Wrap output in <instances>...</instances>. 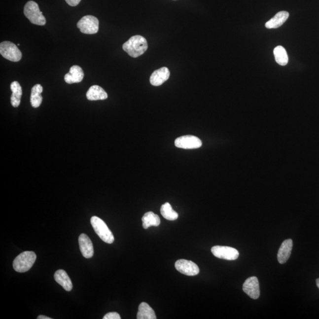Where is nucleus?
Segmentation results:
<instances>
[{
  "mask_svg": "<svg viewBox=\"0 0 319 319\" xmlns=\"http://www.w3.org/2000/svg\"><path fill=\"white\" fill-rule=\"evenodd\" d=\"M211 251L216 257L229 261L235 260L240 255L238 250L230 247L214 246Z\"/></svg>",
  "mask_w": 319,
  "mask_h": 319,
  "instance_id": "0eeeda50",
  "label": "nucleus"
},
{
  "mask_svg": "<svg viewBox=\"0 0 319 319\" xmlns=\"http://www.w3.org/2000/svg\"><path fill=\"white\" fill-rule=\"evenodd\" d=\"M77 27L82 34H95L99 31V20L96 17L88 15L83 17L77 22Z\"/></svg>",
  "mask_w": 319,
  "mask_h": 319,
  "instance_id": "423d86ee",
  "label": "nucleus"
},
{
  "mask_svg": "<svg viewBox=\"0 0 319 319\" xmlns=\"http://www.w3.org/2000/svg\"><path fill=\"white\" fill-rule=\"evenodd\" d=\"M170 74L171 73H170L169 69L166 67L161 68L159 70L155 71L150 76L151 84L155 86L162 85L163 83L169 79Z\"/></svg>",
  "mask_w": 319,
  "mask_h": 319,
  "instance_id": "f8f14e48",
  "label": "nucleus"
},
{
  "mask_svg": "<svg viewBox=\"0 0 319 319\" xmlns=\"http://www.w3.org/2000/svg\"><path fill=\"white\" fill-rule=\"evenodd\" d=\"M37 256L33 251H25L18 255L13 261V268L18 273H25L32 267Z\"/></svg>",
  "mask_w": 319,
  "mask_h": 319,
  "instance_id": "f03ea898",
  "label": "nucleus"
},
{
  "mask_svg": "<svg viewBox=\"0 0 319 319\" xmlns=\"http://www.w3.org/2000/svg\"><path fill=\"white\" fill-rule=\"evenodd\" d=\"M86 98L89 101L104 100L108 98V94L101 86L93 85L86 92Z\"/></svg>",
  "mask_w": 319,
  "mask_h": 319,
  "instance_id": "f3484780",
  "label": "nucleus"
},
{
  "mask_svg": "<svg viewBox=\"0 0 319 319\" xmlns=\"http://www.w3.org/2000/svg\"><path fill=\"white\" fill-rule=\"evenodd\" d=\"M0 53L3 58L11 62H17L22 59V53L16 44L4 41L0 44Z\"/></svg>",
  "mask_w": 319,
  "mask_h": 319,
  "instance_id": "39448f33",
  "label": "nucleus"
},
{
  "mask_svg": "<svg viewBox=\"0 0 319 319\" xmlns=\"http://www.w3.org/2000/svg\"><path fill=\"white\" fill-rule=\"evenodd\" d=\"M243 291L252 299H258L260 296L259 282L256 277H249L243 284Z\"/></svg>",
  "mask_w": 319,
  "mask_h": 319,
  "instance_id": "9d476101",
  "label": "nucleus"
},
{
  "mask_svg": "<svg viewBox=\"0 0 319 319\" xmlns=\"http://www.w3.org/2000/svg\"><path fill=\"white\" fill-rule=\"evenodd\" d=\"M160 213L165 219L169 220H175L178 218V214L177 212L173 210L172 206L167 202L162 206Z\"/></svg>",
  "mask_w": 319,
  "mask_h": 319,
  "instance_id": "5701e85b",
  "label": "nucleus"
},
{
  "mask_svg": "<svg viewBox=\"0 0 319 319\" xmlns=\"http://www.w3.org/2000/svg\"><path fill=\"white\" fill-rule=\"evenodd\" d=\"M12 95L11 96V104L14 108L19 106L21 102V98L22 96V88L20 83L17 81H14L10 85Z\"/></svg>",
  "mask_w": 319,
  "mask_h": 319,
  "instance_id": "a211bd4d",
  "label": "nucleus"
},
{
  "mask_svg": "<svg viewBox=\"0 0 319 319\" xmlns=\"http://www.w3.org/2000/svg\"><path fill=\"white\" fill-rule=\"evenodd\" d=\"M37 319H52V318L45 317V316H43V315L38 316V317H37Z\"/></svg>",
  "mask_w": 319,
  "mask_h": 319,
  "instance_id": "a878e982",
  "label": "nucleus"
},
{
  "mask_svg": "<svg viewBox=\"0 0 319 319\" xmlns=\"http://www.w3.org/2000/svg\"><path fill=\"white\" fill-rule=\"evenodd\" d=\"M65 1L71 7H75V6L79 4L81 0H65Z\"/></svg>",
  "mask_w": 319,
  "mask_h": 319,
  "instance_id": "393cba45",
  "label": "nucleus"
},
{
  "mask_svg": "<svg viewBox=\"0 0 319 319\" xmlns=\"http://www.w3.org/2000/svg\"><path fill=\"white\" fill-rule=\"evenodd\" d=\"M55 281L60 284L66 291H70L73 288L72 283L67 272L63 270L56 271L54 274Z\"/></svg>",
  "mask_w": 319,
  "mask_h": 319,
  "instance_id": "dca6fc26",
  "label": "nucleus"
},
{
  "mask_svg": "<svg viewBox=\"0 0 319 319\" xmlns=\"http://www.w3.org/2000/svg\"><path fill=\"white\" fill-rule=\"evenodd\" d=\"M317 285L318 288H319V279H318L317 280Z\"/></svg>",
  "mask_w": 319,
  "mask_h": 319,
  "instance_id": "bb28decb",
  "label": "nucleus"
},
{
  "mask_svg": "<svg viewBox=\"0 0 319 319\" xmlns=\"http://www.w3.org/2000/svg\"><path fill=\"white\" fill-rule=\"evenodd\" d=\"M79 244L80 252L86 258H91L94 255V247L90 238L85 234L80 235Z\"/></svg>",
  "mask_w": 319,
  "mask_h": 319,
  "instance_id": "9b49d317",
  "label": "nucleus"
},
{
  "mask_svg": "<svg viewBox=\"0 0 319 319\" xmlns=\"http://www.w3.org/2000/svg\"><path fill=\"white\" fill-rule=\"evenodd\" d=\"M24 14L30 22L34 25L38 26L46 25L45 17L43 16L42 12L40 11L37 3L34 1H29L26 3L24 8Z\"/></svg>",
  "mask_w": 319,
  "mask_h": 319,
  "instance_id": "7ed1b4c3",
  "label": "nucleus"
},
{
  "mask_svg": "<svg viewBox=\"0 0 319 319\" xmlns=\"http://www.w3.org/2000/svg\"><path fill=\"white\" fill-rule=\"evenodd\" d=\"M176 147L183 149L199 148L202 145V142L198 137L194 136H184L178 137L175 142Z\"/></svg>",
  "mask_w": 319,
  "mask_h": 319,
  "instance_id": "6e6552de",
  "label": "nucleus"
},
{
  "mask_svg": "<svg viewBox=\"0 0 319 319\" xmlns=\"http://www.w3.org/2000/svg\"><path fill=\"white\" fill-rule=\"evenodd\" d=\"M288 12L285 11H280L272 19H271L265 23V27L269 29L279 28L286 22V20L288 19Z\"/></svg>",
  "mask_w": 319,
  "mask_h": 319,
  "instance_id": "2eb2a0df",
  "label": "nucleus"
},
{
  "mask_svg": "<svg viewBox=\"0 0 319 319\" xmlns=\"http://www.w3.org/2000/svg\"><path fill=\"white\" fill-rule=\"evenodd\" d=\"M84 73L79 66L74 65L70 69V72L65 74L64 79L68 84L79 83L82 81Z\"/></svg>",
  "mask_w": 319,
  "mask_h": 319,
  "instance_id": "4468645a",
  "label": "nucleus"
},
{
  "mask_svg": "<svg viewBox=\"0 0 319 319\" xmlns=\"http://www.w3.org/2000/svg\"><path fill=\"white\" fill-rule=\"evenodd\" d=\"M293 241L291 239L283 241L279 250L278 254H277V259H278L279 263L284 264L288 261L291 255L292 249H293Z\"/></svg>",
  "mask_w": 319,
  "mask_h": 319,
  "instance_id": "ddd939ff",
  "label": "nucleus"
},
{
  "mask_svg": "<svg viewBox=\"0 0 319 319\" xmlns=\"http://www.w3.org/2000/svg\"><path fill=\"white\" fill-rule=\"evenodd\" d=\"M123 49L131 57L138 58L147 51V41L142 35H134L124 43Z\"/></svg>",
  "mask_w": 319,
  "mask_h": 319,
  "instance_id": "f257e3e1",
  "label": "nucleus"
},
{
  "mask_svg": "<svg viewBox=\"0 0 319 319\" xmlns=\"http://www.w3.org/2000/svg\"><path fill=\"white\" fill-rule=\"evenodd\" d=\"M273 53L277 64L281 66H285L288 64V55L284 47L282 46H277L274 49Z\"/></svg>",
  "mask_w": 319,
  "mask_h": 319,
  "instance_id": "4be33fe9",
  "label": "nucleus"
},
{
  "mask_svg": "<svg viewBox=\"0 0 319 319\" xmlns=\"http://www.w3.org/2000/svg\"><path fill=\"white\" fill-rule=\"evenodd\" d=\"M137 319H156V316L153 309L147 303L142 302L139 305V312L137 315Z\"/></svg>",
  "mask_w": 319,
  "mask_h": 319,
  "instance_id": "6ab92c4d",
  "label": "nucleus"
},
{
  "mask_svg": "<svg viewBox=\"0 0 319 319\" xmlns=\"http://www.w3.org/2000/svg\"><path fill=\"white\" fill-rule=\"evenodd\" d=\"M43 87L40 84H36L32 89L31 103L34 108L39 107L42 103L43 97L41 94L43 92Z\"/></svg>",
  "mask_w": 319,
  "mask_h": 319,
  "instance_id": "aec40b11",
  "label": "nucleus"
},
{
  "mask_svg": "<svg viewBox=\"0 0 319 319\" xmlns=\"http://www.w3.org/2000/svg\"><path fill=\"white\" fill-rule=\"evenodd\" d=\"M91 223L95 232L104 242L109 244L114 243V235L104 220L94 216L91 217Z\"/></svg>",
  "mask_w": 319,
  "mask_h": 319,
  "instance_id": "20e7f679",
  "label": "nucleus"
},
{
  "mask_svg": "<svg viewBox=\"0 0 319 319\" xmlns=\"http://www.w3.org/2000/svg\"><path fill=\"white\" fill-rule=\"evenodd\" d=\"M175 268L178 271L184 275L193 276L198 275L199 268L195 262L186 259H179L176 262Z\"/></svg>",
  "mask_w": 319,
  "mask_h": 319,
  "instance_id": "1a4fd4ad",
  "label": "nucleus"
},
{
  "mask_svg": "<svg viewBox=\"0 0 319 319\" xmlns=\"http://www.w3.org/2000/svg\"><path fill=\"white\" fill-rule=\"evenodd\" d=\"M142 226L144 229H148L150 226H158L160 224V219L157 214L153 212H148L142 217Z\"/></svg>",
  "mask_w": 319,
  "mask_h": 319,
  "instance_id": "412c9836",
  "label": "nucleus"
},
{
  "mask_svg": "<svg viewBox=\"0 0 319 319\" xmlns=\"http://www.w3.org/2000/svg\"><path fill=\"white\" fill-rule=\"evenodd\" d=\"M103 319H121V317L117 312H110L104 316Z\"/></svg>",
  "mask_w": 319,
  "mask_h": 319,
  "instance_id": "b1692460",
  "label": "nucleus"
}]
</instances>
